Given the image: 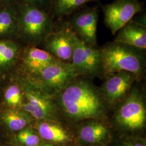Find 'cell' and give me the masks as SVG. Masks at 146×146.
Wrapping results in <instances>:
<instances>
[{
  "label": "cell",
  "instance_id": "1",
  "mask_svg": "<svg viewBox=\"0 0 146 146\" xmlns=\"http://www.w3.org/2000/svg\"><path fill=\"white\" fill-rule=\"evenodd\" d=\"M63 122L70 126L89 119H107L108 107L100 91L88 79L78 76L54 98Z\"/></svg>",
  "mask_w": 146,
  "mask_h": 146
},
{
  "label": "cell",
  "instance_id": "2",
  "mask_svg": "<svg viewBox=\"0 0 146 146\" xmlns=\"http://www.w3.org/2000/svg\"><path fill=\"white\" fill-rule=\"evenodd\" d=\"M99 50L103 76L122 71L132 73L138 81L143 76L146 66L144 50L114 41L105 44Z\"/></svg>",
  "mask_w": 146,
  "mask_h": 146
},
{
  "label": "cell",
  "instance_id": "3",
  "mask_svg": "<svg viewBox=\"0 0 146 146\" xmlns=\"http://www.w3.org/2000/svg\"><path fill=\"white\" fill-rule=\"evenodd\" d=\"M146 104L143 93L139 89H131L115 106L110 123L115 132L124 135H141L146 127Z\"/></svg>",
  "mask_w": 146,
  "mask_h": 146
},
{
  "label": "cell",
  "instance_id": "4",
  "mask_svg": "<svg viewBox=\"0 0 146 146\" xmlns=\"http://www.w3.org/2000/svg\"><path fill=\"white\" fill-rule=\"evenodd\" d=\"M16 7L18 21L17 39L30 47L42 43L55 28L52 14L22 1L17 3Z\"/></svg>",
  "mask_w": 146,
  "mask_h": 146
},
{
  "label": "cell",
  "instance_id": "5",
  "mask_svg": "<svg viewBox=\"0 0 146 146\" xmlns=\"http://www.w3.org/2000/svg\"><path fill=\"white\" fill-rule=\"evenodd\" d=\"M20 83L24 97L21 109L31 115L35 121L54 120L63 122L54 98L30 76L22 78Z\"/></svg>",
  "mask_w": 146,
  "mask_h": 146
},
{
  "label": "cell",
  "instance_id": "6",
  "mask_svg": "<svg viewBox=\"0 0 146 146\" xmlns=\"http://www.w3.org/2000/svg\"><path fill=\"white\" fill-rule=\"evenodd\" d=\"M69 34L73 47L71 63L78 76L95 78L102 75L99 48L90 47L82 42L74 33L69 25Z\"/></svg>",
  "mask_w": 146,
  "mask_h": 146
},
{
  "label": "cell",
  "instance_id": "7",
  "mask_svg": "<svg viewBox=\"0 0 146 146\" xmlns=\"http://www.w3.org/2000/svg\"><path fill=\"white\" fill-rule=\"evenodd\" d=\"M30 76L54 98L78 75L71 63L56 60L36 75Z\"/></svg>",
  "mask_w": 146,
  "mask_h": 146
},
{
  "label": "cell",
  "instance_id": "8",
  "mask_svg": "<svg viewBox=\"0 0 146 146\" xmlns=\"http://www.w3.org/2000/svg\"><path fill=\"white\" fill-rule=\"evenodd\" d=\"M76 145L107 146L115 132L107 119H89L72 126Z\"/></svg>",
  "mask_w": 146,
  "mask_h": 146
},
{
  "label": "cell",
  "instance_id": "9",
  "mask_svg": "<svg viewBox=\"0 0 146 146\" xmlns=\"http://www.w3.org/2000/svg\"><path fill=\"white\" fill-rule=\"evenodd\" d=\"M142 8L139 0H115L102 6L104 23L112 35H115Z\"/></svg>",
  "mask_w": 146,
  "mask_h": 146
},
{
  "label": "cell",
  "instance_id": "10",
  "mask_svg": "<svg viewBox=\"0 0 146 146\" xmlns=\"http://www.w3.org/2000/svg\"><path fill=\"white\" fill-rule=\"evenodd\" d=\"M71 15L68 23L74 33L87 45L97 47L98 9L96 7L87 8Z\"/></svg>",
  "mask_w": 146,
  "mask_h": 146
},
{
  "label": "cell",
  "instance_id": "11",
  "mask_svg": "<svg viewBox=\"0 0 146 146\" xmlns=\"http://www.w3.org/2000/svg\"><path fill=\"white\" fill-rule=\"evenodd\" d=\"M100 89L103 98L108 108L116 106L129 93L137 78L132 73L125 71L106 76Z\"/></svg>",
  "mask_w": 146,
  "mask_h": 146
},
{
  "label": "cell",
  "instance_id": "12",
  "mask_svg": "<svg viewBox=\"0 0 146 146\" xmlns=\"http://www.w3.org/2000/svg\"><path fill=\"white\" fill-rule=\"evenodd\" d=\"M35 122L34 128L44 142L58 146H76L75 136L70 125L54 120Z\"/></svg>",
  "mask_w": 146,
  "mask_h": 146
},
{
  "label": "cell",
  "instance_id": "13",
  "mask_svg": "<svg viewBox=\"0 0 146 146\" xmlns=\"http://www.w3.org/2000/svg\"><path fill=\"white\" fill-rule=\"evenodd\" d=\"M46 51L58 60L71 63L73 47L69 34V25L66 22L62 27L53 31L42 42Z\"/></svg>",
  "mask_w": 146,
  "mask_h": 146
},
{
  "label": "cell",
  "instance_id": "14",
  "mask_svg": "<svg viewBox=\"0 0 146 146\" xmlns=\"http://www.w3.org/2000/svg\"><path fill=\"white\" fill-rule=\"evenodd\" d=\"M114 42L134 47L142 50L146 49V28L130 21L115 35Z\"/></svg>",
  "mask_w": 146,
  "mask_h": 146
},
{
  "label": "cell",
  "instance_id": "15",
  "mask_svg": "<svg viewBox=\"0 0 146 146\" xmlns=\"http://www.w3.org/2000/svg\"><path fill=\"white\" fill-rule=\"evenodd\" d=\"M58 60L44 49L30 47L25 50L22 58L24 68L30 76H35L49 64Z\"/></svg>",
  "mask_w": 146,
  "mask_h": 146
},
{
  "label": "cell",
  "instance_id": "16",
  "mask_svg": "<svg viewBox=\"0 0 146 146\" xmlns=\"http://www.w3.org/2000/svg\"><path fill=\"white\" fill-rule=\"evenodd\" d=\"M0 120L8 130L13 132H19L30 126L35 121L25 110L10 108L0 112Z\"/></svg>",
  "mask_w": 146,
  "mask_h": 146
},
{
  "label": "cell",
  "instance_id": "17",
  "mask_svg": "<svg viewBox=\"0 0 146 146\" xmlns=\"http://www.w3.org/2000/svg\"><path fill=\"white\" fill-rule=\"evenodd\" d=\"M18 21L15 5H3L0 8V40H15Z\"/></svg>",
  "mask_w": 146,
  "mask_h": 146
},
{
  "label": "cell",
  "instance_id": "18",
  "mask_svg": "<svg viewBox=\"0 0 146 146\" xmlns=\"http://www.w3.org/2000/svg\"><path fill=\"white\" fill-rule=\"evenodd\" d=\"M20 46L15 40H0V72L15 66L20 56Z\"/></svg>",
  "mask_w": 146,
  "mask_h": 146
},
{
  "label": "cell",
  "instance_id": "19",
  "mask_svg": "<svg viewBox=\"0 0 146 146\" xmlns=\"http://www.w3.org/2000/svg\"><path fill=\"white\" fill-rule=\"evenodd\" d=\"M92 0H52L50 13L54 16L62 18L72 15Z\"/></svg>",
  "mask_w": 146,
  "mask_h": 146
},
{
  "label": "cell",
  "instance_id": "20",
  "mask_svg": "<svg viewBox=\"0 0 146 146\" xmlns=\"http://www.w3.org/2000/svg\"><path fill=\"white\" fill-rule=\"evenodd\" d=\"M4 102L7 108H22L24 97L20 84H12L7 87L4 93Z\"/></svg>",
  "mask_w": 146,
  "mask_h": 146
},
{
  "label": "cell",
  "instance_id": "21",
  "mask_svg": "<svg viewBox=\"0 0 146 146\" xmlns=\"http://www.w3.org/2000/svg\"><path fill=\"white\" fill-rule=\"evenodd\" d=\"M16 143L22 146H40L43 141L36 130L33 127H27L17 132Z\"/></svg>",
  "mask_w": 146,
  "mask_h": 146
},
{
  "label": "cell",
  "instance_id": "22",
  "mask_svg": "<svg viewBox=\"0 0 146 146\" xmlns=\"http://www.w3.org/2000/svg\"><path fill=\"white\" fill-rule=\"evenodd\" d=\"M107 146H146V139L141 135H129L115 133Z\"/></svg>",
  "mask_w": 146,
  "mask_h": 146
},
{
  "label": "cell",
  "instance_id": "23",
  "mask_svg": "<svg viewBox=\"0 0 146 146\" xmlns=\"http://www.w3.org/2000/svg\"><path fill=\"white\" fill-rule=\"evenodd\" d=\"M21 1L29 5L49 12L52 2V0H21Z\"/></svg>",
  "mask_w": 146,
  "mask_h": 146
},
{
  "label": "cell",
  "instance_id": "24",
  "mask_svg": "<svg viewBox=\"0 0 146 146\" xmlns=\"http://www.w3.org/2000/svg\"><path fill=\"white\" fill-rule=\"evenodd\" d=\"M131 21L139 26L146 28V14H142L139 15L134 16L131 19Z\"/></svg>",
  "mask_w": 146,
  "mask_h": 146
},
{
  "label": "cell",
  "instance_id": "25",
  "mask_svg": "<svg viewBox=\"0 0 146 146\" xmlns=\"http://www.w3.org/2000/svg\"><path fill=\"white\" fill-rule=\"evenodd\" d=\"M4 5H15L21 0H1Z\"/></svg>",
  "mask_w": 146,
  "mask_h": 146
},
{
  "label": "cell",
  "instance_id": "26",
  "mask_svg": "<svg viewBox=\"0 0 146 146\" xmlns=\"http://www.w3.org/2000/svg\"><path fill=\"white\" fill-rule=\"evenodd\" d=\"M40 146H58L56 145H53L52 143H48L46 142H43L42 143V144L40 145Z\"/></svg>",
  "mask_w": 146,
  "mask_h": 146
},
{
  "label": "cell",
  "instance_id": "27",
  "mask_svg": "<svg viewBox=\"0 0 146 146\" xmlns=\"http://www.w3.org/2000/svg\"><path fill=\"white\" fill-rule=\"evenodd\" d=\"M3 5H3V4L2 3V2H1V1L0 0V8H1Z\"/></svg>",
  "mask_w": 146,
  "mask_h": 146
},
{
  "label": "cell",
  "instance_id": "28",
  "mask_svg": "<svg viewBox=\"0 0 146 146\" xmlns=\"http://www.w3.org/2000/svg\"><path fill=\"white\" fill-rule=\"evenodd\" d=\"M15 146H22L21 145H19L18 143H17L16 142L15 143Z\"/></svg>",
  "mask_w": 146,
  "mask_h": 146
},
{
  "label": "cell",
  "instance_id": "29",
  "mask_svg": "<svg viewBox=\"0 0 146 146\" xmlns=\"http://www.w3.org/2000/svg\"><path fill=\"white\" fill-rule=\"evenodd\" d=\"M78 146V145H76V146Z\"/></svg>",
  "mask_w": 146,
  "mask_h": 146
},
{
  "label": "cell",
  "instance_id": "30",
  "mask_svg": "<svg viewBox=\"0 0 146 146\" xmlns=\"http://www.w3.org/2000/svg\"></svg>",
  "mask_w": 146,
  "mask_h": 146
}]
</instances>
